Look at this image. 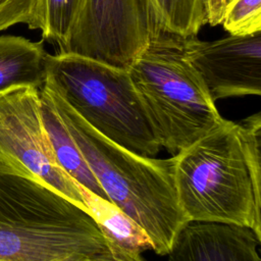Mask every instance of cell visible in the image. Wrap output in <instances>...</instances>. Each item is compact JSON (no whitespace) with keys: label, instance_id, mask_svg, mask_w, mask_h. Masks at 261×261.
Instances as JSON below:
<instances>
[{"label":"cell","instance_id":"1","mask_svg":"<svg viewBox=\"0 0 261 261\" xmlns=\"http://www.w3.org/2000/svg\"><path fill=\"white\" fill-rule=\"evenodd\" d=\"M44 87L107 199L146 232L155 253L167 255L188 222L176 196L174 157L143 156L117 145L87 123L49 83Z\"/></svg>","mask_w":261,"mask_h":261},{"label":"cell","instance_id":"2","mask_svg":"<svg viewBox=\"0 0 261 261\" xmlns=\"http://www.w3.org/2000/svg\"><path fill=\"white\" fill-rule=\"evenodd\" d=\"M106 247L87 210L45 184L0 172V261H85Z\"/></svg>","mask_w":261,"mask_h":261},{"label":"cell","instance_id":"3","mask_svg":"<svg viewBox=\"0 0 261 261\" xmlns=\"http://www.w3.org/2000/svg\"><path fill=\"white\" fill-rule=\"evenodd\" d=\"M173 157L176 196L188 222L241 225L261 241V190L253 181L237 122L223 118Z\"/></svg>","mask_w":261,"mask_h":261},{"label":"cell","instance_id":"4","mask_svg":"<svg viewBox=\"0 0 261 261\" xmlns=\"http://www.w3.org/2000/svg\"><path fill=\"white\" fill-rule=\"evenodd\" d=\"M182 42L158 31L127 68L160 147L172 155L223 120L199 73L186 58Z\"/></svg>","mask_w":261,"mask_h":261},{"label":"cell","instance_id":"5","mask_svg":"<svg viewBox=\"0 0 261 261\" xmlns=\"http://www.w3.org/2000/svg\"><path fill=\"white\" fill-rule=\"evenodd\" d=\"M49 83L95 130L137 154L161 149L128 69L73 53L48 54Z\"/></svg>","mask_w":261,"mask_h":261},{"label":"cell","instance_id":"6","mask_svg":"<svg viewBox=\"0 0 261 261\" xmlns=\"http://www.w3.org/2000/svg\"><path fill=\"white\" fill-rule=\"evenodd\" d=\"M0 172L45 184L87 210L76 184L55 159L41 116L39 89L16 86L0 92Z\"/></svg>","mask_w":261,"mask_h":261},{"label":"cell","instance_id":"7","mask_svg":"<svg viewBox=\"0 0 261 261\" xmlns=\"http://www.w3.org/2000/svg\"><path fill=\"white\" fill-rule=\"evenodd\" d=\"M156 32L149 0H86L60 53L128 68Z\"/></svg>","mask_w":261,"mask_h":261},{"label":"cell","instance_id":"8","mask_svg":"<svg viewBox=\"0 0 261 261\" xmlns=\"http://www.w3.org/2000/svg\"><path fill=\"white\" fill-rule=\"evenodd\" d=\"M184 53L214 102L261 95V32L215 41L184 39Z\"/></svg>","mask_w":261,"mask_h":261},{"label":"cell","instance_id":"9","mask_svg":"<svg viewBox=\"0 0 261 261\" xmlns=\"http://www.w3.org/2000/svg\"><path fill=\"white\" fill-rule=\"evenodd\" d=\"M261 241L245 226L187 222L168 252L169 261H261Z\"/></svg>","mask_w":261,"mask_h":261},{"label":"cell","instance_id":"10","mask_svg":"<svg viewBox=\"0 0 261 261\" xmlns=\"http://www.w3.org/2000/svg\"><path fill=\"white\" fill-rule=\"evenodd\" d=\"M43 41L0 35V92L16 86L41 89L47 77Z\"/></svg>","mask_w":261,"mask_h":261},{"label":"cell","instance_id":"11","mask_svg":"<svg viewBox=\"0 0 261 261\" xmlns=\"http://www.w3.org/2000/svg\"><path fill=\"white\" fill-rule=\"evenodd\" d=\"M39 95L43 124L58 165L76 184L98 197L108 200L77 145L66 129L44 86L39 90Z\"/></svg>","mask_w":261,"mask_h":261},{"label":"cell","instance_id":"12","mask_svg":"<svg viewBox=\"0 0 261 261\" xmlns=\"http://www.w3.org/2000/svg\"><path fill=\"white\" fill-rule=\"evenodd\" d=\"M76 186L88 212L98 223L106 240L141 253L145 250H152L151 241L146 232L115 205L79 184Z\"/></svg>","mask_w":261,"mask_h":261},{"label":"cell","instance_id":"13","mask_svg":"<svg viewBox=\"0 0 261 261\" xmlns=\"http://www.w3.org/2000/svg\"><path fill=\"white\" fill-rule=\"evenodd\" d=\"M157 31L181 39L197 36L207 23V0H149Z\"/></svg>","mask_w":261,"mask_h":261},{"label":"cell","instance_id":"14","mask_svg":"<svg viewBox=\"0 0 261 261\" xmlns=\"http://www.w3.org/2000/svg\"><path fill=\"white\" fill-rule=\"evenodd\" d=\"M86 0H43L44 25L42 37L55 44L58 52L67 45Z\"/></svg>","mask_w":261,"mask_h":261},{"label":"cell","instance_id":"15","mask_svg":"<svg viewBox=\"0 0 261 261\" xmlns=\"http://www.w3.org/2000/svg\"><path fill=\"white\" fill-rule=\"evenodd\" d=\"M220 24L229 35L234 36L261 32V0H231Z\"/></svg>","mask_w":261,"mask_h":261},{"label":"cell","instance_id":"16","mask_svg":"<svg viewBox=\"0 0 261 261\" xmlns=\"http://www.w3.org/2000/svg\"><path fill=\"white\" fill-rule=\"evenodd\" d=\"M19 23L27 24L31 30L42 31L43 0H0V32Z\"/></svg>","mask_w":261,"mask_h":261},{"label":"cell","instance_id":"17","mask_svg":"<svg viewBox=\"0 0 261 261\" xmlns=\"http://www.w3.org/2000/svg\"><path fill=\"white\" fill-rule=\"evenodd\" d=\"M107 247L85 261H145L141 252L106 240Z\"/></svg>","mask_w":261,"mask_h":261},{"label":"cell","instance_id":"18","mask_svg":"<svg viewBox=\"0 0 261 261\" xmlns=\"http://www.w3.org/2000/svg\"><path fill=\"white\" fill-rule=\"evenodd\" d=\"M231 0H207V23L215 27L221 23L224 10Z\"/></svg>","mask_w":261,"mask_h":261}]
</instances>
